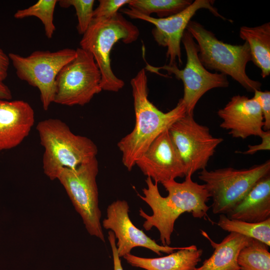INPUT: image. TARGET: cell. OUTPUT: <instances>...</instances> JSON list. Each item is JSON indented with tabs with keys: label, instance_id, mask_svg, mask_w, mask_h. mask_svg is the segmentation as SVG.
Wrapping results in <instances>:
<instances>
[{
	"label": "cell",
	"instance_id": "obj_25",
	"mask_svg": "<svg viewBox=\"0 0 270 270\" xmlns=\"http://www.w3.org/2000/svg\"><path fill=\"white\" fill-rule=\"evenodd\" d=\"M60 6L64 8L73 6L78 18L77 30L79 34H84L93 20L94 0H61Z\"/></svg>",
	"mask_w": 270,
	"mask_h": 270
},
{
	"label": "cell",
	"instance_id": "obj_12",
	"mask_svg": "<svg viewBox=\"0 0 270 270\" xmlns=\"http://www.w3.org/2000/svg\"><path fill=\"white\" fill-rule=\"evenodd\" d=\"M214 0H196L180 12L164 18H155L141 14L130 8L120 11L131 18L140 19L154 26L152 33L160 46L167 48L166 58L170 66L182 64L180 42L186 26L196 12L201 8L209 10L214 16L226 20L213 6Z\"/></svg>",
	"mask_w": 270,
	"mask_h": 270
},
{
	"label": "cell",
	"instance_id": "obj_13",
	"mask_svg": "<svg viewBox=\"0 0 270 270\" xmlns=\"http://www.w3.org/2000/svg\"><path fill=\"white\" fill-rule=\"evenodd\" d=\"M129 206L125 200H118L108 206L106 218L102 226L113 232L117 239L116 246L120 258L130 254L136 247L148 248L158 255L161 252L170 254L182 248L158 244L142 230L136 227L129 217Z\"/></svg>",
	"mask_w": 270,
	"mask_h": 270
},
{
	"label": "cell",
	"instance_id": "obj_16",
	"mask_svg": "<svg viewBox=\"0 0 270 270\" xmlns=\"http://www.w3.org/2000/svg\"><path fill=\"white\" fill-rule=\"evenodd\" d=\"M34 120V110L26 102L0 100V151L21 144L29 134Z\"/></svg>",
	"mask_w": 270,
	"mask_h": 270
},
{
	"label": "cell",
	"instance_id": "obj_21",
	"mask_svg": "<svg viewBox=\"0 0 270 270\" xmlns=\"http://www.w3.org/2000/svg\"><path fill=\"white\" fill-rule=\"evenodd\" d=\"M217 225L225 231L236 232L270 246V218L260 222H250L230 218L221 214Z\"/></svg>",
	"mask_w": 270,
	"mask_h": 270
},
{
	"label": "cell",
	"instance_id": "obj_26",
	"mask_svg": "<svg viewBox=\"0 0 270 270\" xmlns=\"http://www.w3.org/2000/svg\"><path fill=\"white\" fill-rule=\"evenodd\" d=\"M132 0H100L98 7L94 10L93 18H108L116 14L124 6Z\"/></svg>",
	"mask_w": 270,
	"mask_h": 270
},
{
	"label": "cell",
	"instance_id": "obj_19",
	"mask_svg": "<svg viewBox=\"0 0 270 270\" xmlns=\"http://www.w3.org/2000/svg\"><path fill=\"white\" fill-rule=\"evenodd\" d=\"M200 231L202 234L210 242L214 251L195 270H240L238 264V254L252 238L231 232L220 242L216 243L206 232Z\"/></svg>",
	"mask_w": 270,
	"mask_h": 270
},
{
	"label": "cell",
	"instance_id": "obj_30",
	"mask_svg": "<svg viewBox=\"0 0 270 270\" xmlns=\"http://www.w3.org/2000/svg\"><path fill=\"white\" fill-rule=\"evenodd\" d=\"M10 60L8 55L0 48V80L2 81L8 76Z\"/></svg>",
	"mask_w": 270,
	"mask_h": 270
},
{
	"label": "cell",
	"instance_id": "obj_23",
	"mask_svg": "<svg viewBox=\"0 0 270 270\" xmlns=\"http://www.w3.org/2000/svg\"><path fill=\"white\" fill-rule=\"evenodd\" d=\"M189 0H132L129 8L147 16L154 13L158 18H164L176 14L192 3Z\"/></svg>",
	"mask_w": 270,
	"mask_h": 270
},
{
	"label": "cell",
	"instance_id": "obj_20",
	"mask_svg": "<svg viewBox=\"0 0 270 270\" xmlns=\"http://www.w3.org/2000/svg\"><path fill=\"white\" fill-rule=\"evenodd\" d=\"M240 38L250 48L252 60L261 70L265 78L270 74V22L254 27L242 26L240 30Z\"/></svg>",
	"mask_w": 270,
	"mask_h": 270
},
{
	"label": "cell",
	"instance_id": "obj_1",
	"mask_svg": "<svg viewBox=\"0 0 270 270\" xmlns=\"http://www.w3.org/2000/svg\"><path fill=\"white\" fill-rule=\"evenodd\" d=\"M188 174L184 180L178 182L170 180L162 183L168 192L163 197L159 192L158 183L148 177L146 180V188L142 189L144 196H138L148 204L152 211L146 214L142 208L139 214L145 220L143 227L146 231L153 227L158 229L162 245L169 246L176 221L183 213L190 212L195 218H206L210 206L206 204L210 196L204 184L192 180Z\"/></svg>",
	"mask_w": 270,
	"mask_h": 270
},
{
	"label": "cell",
	"instance_id": "obj_29",
	"mask_svg": "<svg viewBox=\"0 0 270 270\" xmlns=\"http://www.w3.org/2000/svg\"><path fill=\"white\" fill-rule=\"evenodd\" d=\"M108 240L112 251L114 262V270H124L122 266L120 257L118 253L116 246V238L114 234L111 230H110L108 232Z\"/></svg>",
	"mask_w": 270,
	"mask_h": 270
},
{
	"label": "cell",
	"instance_id": "obj_27",
	"mask_svg": "<svg viewBox=\"0 0 270 270\" xmlns=\"http://www.w3.org/2000/svg\"><path fill=\"white\" fill-rule=\"evenodd\" d=\"M254 93L253 98L259 104L264 118L263 130L268 131L270 130V92L256 90Z\"/></svg>",
	"mask_w": 270,
	"mask_h": 270
},
{
	"label": "cell",
	"instance_id": "obj_22",
	"mask_svg": "<svg viewBox=\"0 0 270 270\" xmlns=\"http://www.w3.org/2000/svg\"><path fill=\"white\" fill-rule=\"evenodd\" d=\"M269 246L256 239L240 251L238 264L240 270H270Z\"/></svg>",
	"mask_w": 270,
	"mask_h": 270
},
{
	"label": "cell",
	"instance_id": "obj_9",
	"mask_svg": "<svg viewBox=\"0 0 270 270\" xmlns=\"http://www.w3.org/2000/svg\"><path fill=\"white\" fill-rule=\"evenodd\" d=\"M76 52L74 58L57 75L54 102L83 106L102 90L101 74L92 54L80 48H76Z\"/></svg>",
	"mask_w": 270,
	"mask_h": 270
},
{
	"label": "cell",
	"instance_id": "obj_11",
	"mask_svg": "<svg viewBox=\"0 0 270 270\" xmlns=\"http://www.w3.org/2000/svg\"><path fill=\"white\" fill-rule=\"evenodd\" d=\"M168 131L184 166L186 176L206 168L216 148L224 140L222 138L214 137L208 127L194 120L193 114H186Z\"/></svg>",
	"mask_w": 270,
	"mask_h": 270
},
{
	"label": "cell",
	"instance_id": "obj_14",
	"mask_svg": "<svg viewBox=\"0 0 270 270\" xmlns=\"http://www.w3.org/2000/svg\"><path fill=\"white\" fill-rule=\"evenodd\" d=\"M142 174L155 182L186 176V171L168 130L160 134L136 160Z\"/></svg>",
	"mask_w": 270,
	"mask_h": 270
},
{
	"label": "cell",
	"instance_id": "obj_7",
	"mask_svg": "<svg viewBox=\"0 0 270 270\" xmlns=\"http://www.w3.org/2000/svg\"><path fill=\"white\" fill-rule=\"evenodd\" d=\"M98 164L94 158L75 169L62 168L56 179L64 188L88 234L105 242L98 206Z\"/></svg>",
	"mask_w": 270,
	"mask_h": 270
},
{
	"label": "cell",
	"instance_id": "obj_6",
	"mask_svg": "<svg viewBox=\"0 0 270 270\" xmlns=\"http://www.w3.org/2000/svg\"><path fill=\"white\" fill-rule=\"evenodd\" d=\"M270 161L249 168L238 170L231 167L198 173V178L204 182L214 214H228L246 196L262 178L270 174Z\"/></svg>",
	"mask_w": 270,
	"mask_h": 270
},
{
	"label": "cell",
	"instance_id": "obj_2",
	"mask_svg": "<svg viewBox=\"0 0 270 270\" xmlns=\"http://www.w3.org/2000/svg\"><path fill=\"white\" fill-rule=\"evenodd\" d=\"M130 82L136 124L132 132L118 143L122 152V162L128 171L132 170L136 160L160 134L186 114L182 98L167 112H162L149 100L148 78L144 68L141 69Z\"/></svg>",
	"mask_w": 270,
	"mask_h": 270
},
{
	"label": "cell",
	"instance_id": "obj_10",
	"mask_svg": "<svg viewBox=\"0 0 270 270\" xmlns=\"http://www.w3.org/2000/svg\"><path fill=\"white\" fill-rule=\"evenodd\" d=\"M182 42L186 54L185 67L180 70L177 65H164L154 67L149 64L148 70L162 76L158 72L162 69L168 74H173L184 84V96L182 98L186 108V114H193L194 108L202 96L211 89L226 88L229 82L226 76L208 71L202 65L198 57V47L190 32L186 30L183 34Z\"/></svg>",
	"mask_w": 270,
	"mask_h": 270
},
{
	"label": "cell",
	"instance_id": "obj_8",
	"mask_svg": "<svg viewBox=\"0 0 270 270\" xmlns=\"http://www.w3.org/2000/svg\"><path fill=\"white\" fill-rule=\"evenodd\" d=\"M76 55V50L67 48L54 52L36 50L26 57L14 53L8 56L17 76L39 90L42 108L47 110L54 102L58 73Z\"/></svg>",
	"mask_w": 270,
	"mask_h": 270
},
{
	"label": "cell",
	"instance_id": "obj_4",
	"mask_svg": "<svg viewBox=\"0 0 270 270\" xmlns=\"http://www.w3.org/2000/svg\"><path fill=\"white\" fill-rule=\"evenodd\" d=\"M139 36L138 28L120 13L108 18H93L80 44L94 56L101 74L102 90L118 92L124 86V82L112 72L110 52L118 42L131 44Z\"/></svg>",
	"mask_w": 270,
	"mask_h": 270
},
{
	"label": "cell",
	"instance_id": "obj_24",
	"mask_svg": "<svg viewBox=\"0 0 270 270\" xmlns=\"http://www.w3.org/2000/svg\"><path fill=\"white\" fill-rule=\"evenodd\" d=\"M58 2L56 0H40L26 9L18 10L14 17L17 19L32 16L38 18L44 26L46 36L48 38H51L56 30L54 13Z\"/></svg>",
	"mask_w": 270,
	"mask_h": 270
},
{
	"label": "cell",
	"instance_id": "obj_17",
	"mask_svg": "<svg viewBox=\"0 0 270 270\" xmlns=\"http://www.w3.org/2000/svg\"><path fill=\"white\" fill-rule=\"evenodd\" d=\"M230 218L260 222L270 218V175L260 180L228 214Z\"/></svg>",
	"mask_w": 270,
	"mask_h": 270
},
{
	"label": "cell",
	"instance_id": "obj_3",
	"mask_svg": "<svg viewBox=\"0 0 270 270\" xmlns=\"http://www.w3.org/2000/svg\"><path fill=\"white\" fill-rule=\"evenodd\" d=\"M36 128L44 149V172L51 180L57 178L62 168L75 169L96 158L98 150L94 142L86 136L74 134L60 119L42 120Z\"/></svg>",
	"mask_w": 270,
	"mask_h": 270
},
{
	"label": "cell",
	"instance_id": "obj_18",
	"mask_svg": "<svg viewBox=\"0 0 270 270\" xmlns=\"http://www.w3.org/2000/svg\"><path fill=\"white\" fill-rule=\"evenodd\" d=\"M202 252L196 245H191L162 257L146 258L130 254L123 258L132 266L145 270H195Z\"/></svg>",
	"mask_w": 270,
	"mask_h": 270
},
{
	"label": "cell",
	"instance_id": "obj_5",
	"mask_svg": "<svg viewBox=\"0 0 270 270\" xmlns=\"http://www.w3.org/2000/svg\"><path fill=\"white\" fill-rule=\"evenodd\" d=\"M186 30L197 42L198 57L206 68L228 75L248 91L260 90L261 83L250 78L246 72L252 56L248 43L232 45L220 40L200 23L190 20Z\"/></svg>",
	"mask_w": 270,
	"mask_h": 270
},
{
	"label": "cell",
	"instance_id": "obj_15",
	"mask_svg": "<svg viewBox=\"0 0 270 270\" xmlns=\"http://www.w3.org/2000/svg\"><path fill=\"white\" fill-rule=\"evenodd\" d=\"M218 115L222 120L220 127L228 130L233 138L245 139L252 136L261 138L265 132L260 106L253 98L234 96L218 110Z\"/></svg>",
	"mask_w": 270,
	"mask_h": 270
},
{
	"label": "cell",
	"instance_id": "obj_28",
	"mask_svg": "<svg viewBox=\"0 0 270 270\" xmlns=\"http://www.w3.org/2000/svg\"><path fill=\"white\" fill-rule=\"evenodd\" d=\"M262 142L256 145H248V150L241 152L244 154H254L260 150H270V130L265 131L261 137Z\"/></svg>",
	"mask_w": 270,
	"mask_h": 270
},
{
	"label": "cell",
	"instance_id": "obj_31",
	"mask_svg": "<svg viewBox=\"0 0 270 270\" xmlns=\"http://www.w3.org/2000/svg\"><path fill=\"white\" fill-rule=\"evenodd\" d=\"M12 98V94L2 80H0V100H10Z\"/></svg>",
	"mask_w": 270,
	"mask_h": 270
}]
</instances>
